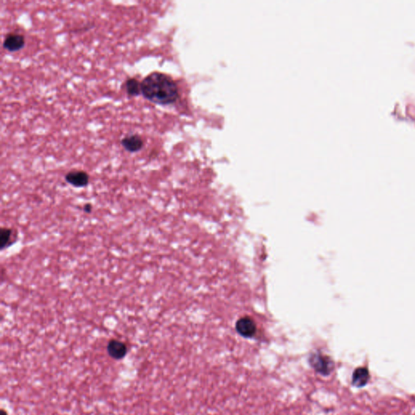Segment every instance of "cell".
I'll list each match as a JSON object with an SVG mask.
<instances>
[{"mask_svg": "<svg viewBox=\"0 0 415 415\" xmlns=\"http://www.w3.org/2000/svg\"><path fill=\"white\" fill-rule=\"evenodd\" d=\"M16 238H17V235L13 229L8 228V227H2L0 229V248H1V250H4L14 244Z\"/></svg>", "mask_w": 415, "mask_h": 415, "instance_id": "cell-8", "label": "cell"}, {"mask_svg": "<svg viewBox=\"0 0 415 415\" xmlns=\"http://www.w3.org/2000/svg\"><path fill=\"white\" fill-rule=\"evenodd\" d=\"M108 354L114 360H123L127 354V346L123 342L113 339L107 345Z\"/></svg>", "mask_w": 415, "mask_h": 415, "instance_id": "cell-5", "label": "cell"}, {"mask_svg": "<svg viewBox=\"0 0 415 415\" xmlns=\"http://www.w3.org/2000/svg\"><path fill=\"white\" fill-rule=\"evenodd\" d=\"M309 363L316 372L324 376H328L334 369V362L329 356L320 353H314L309 357Z\"/></svg>", "mask_w": 415, "mask_h": 415, "instance_id": "cell-2", "label": "cell"}, {"mask_svg": "<svg viewBox=\"0 0 415 415\" xmlns=\"http://www.w3.org/2000/svg\"><path fill=\"white\" fill-rule=\"evenodd\" d=\"M122 146L130 153H137L144 147V141L139 135L131 134L122 139Z\"/></svg>", "mask_w": 415, "mask_h": 415, "instance_id": "cell-7", "label": "cell"}, {"mask_svg": "<svg viewBox=\"0 0 415 415\" xmlns=\"http://www.w3.org/2000/svg\"><path fill=\"white\" fill-rule=\"evenodd\" d=\"M125 89L127 95L131 97H137L141 93V83L135 78H130L125 83Z\"/></svg>", "mask_w": 415, "mask_h": 415, "instance_id": "cell-10", "label": "cell"}, {"mask_svg": "<svg viewBox=\"0 0 415 415\" xmlns=\"http://www.w3.org/2000/svg\"><path fill=\"white\" fill-rule=\"evenodd\" d=\"M369 380V371L366 367H357L352 375V385L356 388H363L367 385Z\"/></svg>", "mask_w": 415, "mask_h": 415, "instance_id": "cell-9", "label": "cell"}, {"mask_svg": "<svg viewBox=\"0 0 415 415\" xmlns=\"http://www.w3.org/2000/svg\"><path fill=\"white\" fill-rule=\"evenodd\" d=\"M1 415H8V413H7V412L5 411L4 409H2V410H1Z\"/></svg>", "mask_w": 415, "mask_h": 415, "instance_id": "cell-12", "label": "cell"}, {"mask_svg": "<svg viewBox=\"0 0 415 415\" xmlns=\"http://www.w3.org/2000/svg\"><path fill=\"white\" fill-rule=\"evenodd\" d=\"M83 210H84V212L86 213V214H91V212H92V204H89V203L85 204V206H84V208H83Z\"/></svg>", "mask_w": 415, "mask_h": 415, "instance_id": "cell-11", "label": "cell"}, {"mask_svg": "<svg viewBox=\"0 0 415 415\" xmlns=\"http://www.w3.org/2000/svg\"><path fill=\"white\" fill-rule=\"evenodd\" d=\"M65 180L67 183L75 187H85L89 183V175L84 171H71L65 175Z\"/></svg>", "mask_w": 415, "mask_h": 415, "instance_id": "cell-3", "label": "cell"}, {"mask_svg": "<svg viewBox=\"0 0 415 415\" xmlns=\"http://www.w3.org/2000/svg\"><path fill=\"white\" fill-rule=\"evenodd\" d=\"M141 93L145 99L158 105L174 103L179 98V88L166 74L154 71L141 81Z\"/></svg>", "mask_w": 415, "mask_h": 415, "instance_id": "cell-1", "label": "cell"}, {"mask_svg": "<svg viewBox=\"0 0 415 415\" xmlns=\"http://www.w3.org/2000/svg\"><path fill=\"white\" fill-rule=\"evenodd\" d=\"M25 40L23 35L19 33H9L4 39V48L10 52H15L22 50L25 46Z\"/></svg>", "mask_w": 415, "mask_h": 415, "instance_id": "cell-4", "label": "cell"}, {"mask_svg": "<svg viewBox=\"0 0 415 415\" xmlns=\"http://www.w3.org/2000/svg\"><path fill=\"white\" fill-rule=\"evenodd\" d=\"M236 330L243 337L250 338L256 334V325L251 318H242L237 322Z\"/></svg>", "mask_w": 415, "mask_h": 415, "instance_id": "cell-6", "label": "cell"}]
</instances>
